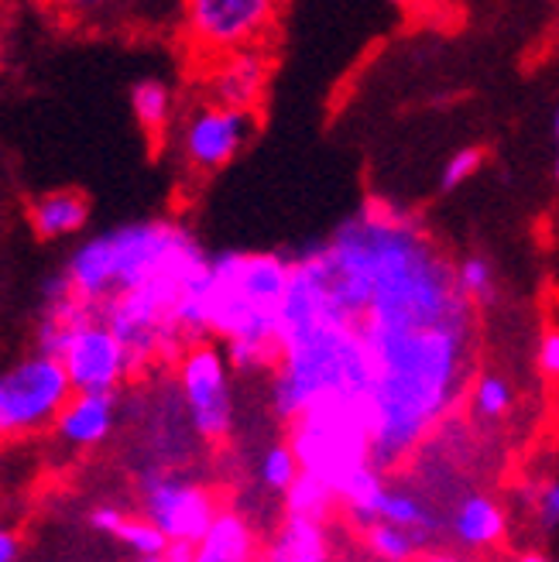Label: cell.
I'll return each instance as SVG.
<instances>
[{
    "instance_id": "cell-1",
    "label": "cell",
    "mask_w": 559,
    "mask_h": 562,
    "mask_svg": "<svg viewBox=\"0 0 559 562\" xmlns=\"http://www.w3.org/2000/svg\"><path fill=\"white\" fill-rule=\"evenodd\" d=\"M360 213L371 285L357 323L371 357V457L374 467L395 470L463 402L478 357V305L412 213L381 200Z\"/></svg>"
},
{
    "instance_id": "cell-2",
    "label": "cell",
    "mask_w": 559,
    "mask_h": 562,
    "mask_svg": "<svg viewBox=\"0 0 559 562\" xmlns=\"http://www.w3.org/2000/svg\"><path fill=\"white\" fill-rule=\"evenodd\" d=\"M292 285V258L278 250H223L200 285V329L241 374L275 371Z\"/></svg>"
},
{
    "instance_id": "cell-3",
    "label": "cell",
    "mask_w": 559,
    "mask_h": 562,
    "mask_svg": "<svg viewBox=\"0 0 559 562\" xmlns=\"http://www.w3.org/2000/svg\"><path fill=\"white\" fill-rule=\"evenodd\" d=\"M206 265L210 255L182 220L148 216L79 237L52 278L72 299L100 313L121 292L142 289L169 274H195Z\"/></svg>"
},
{
    "instance_id": "cell-4",
    "label": "cell",
    "mask_w": 559,
    "mask_h": 562,
    "mask_svg": "<svg viewBox=\"0 0 559 562\" xmlns=\"http://www.w3.org/2000/svg\"><path fill=\"white\" fill-rule=\"evenodd\" d=\"M289 442L299 467L326 481L337 494L357 470L374 463L368 405L360 398H320L292 418Z\"/></svg>"
},
{
    "instance_id": "cell-5",
    "label": "cell",
    "mask_w": 559,
    "mask_h": 562,
    "mask_svg": "<svg viewBox=\"0 0 559 562\" xmlns=\"http://www.w3.org/2000/svg\"><path fill=\"white\" fill-rule=\"evenodd\" d=\"M282 0H179V42L203 66L220 55L268 45Z\"/></svg>"
},
{
    "instance_id": "cell-6",
    "label": "cell",
    "mask_w": 559,
    "mask_h": 562,
    "mask_svg": "<svg viewBox=\"0 0 559 562\" xmlns=\"http://www.w3.org/2000/svg\"><path fill=\"white\" fill-rule=\"evenodd\" d=\"M69 395L72 381L63 360L42 347L0 368V442L52 429Z\"/></svg>"
},
{
    "instance_id": "cell-7",
    "label": "cell",
    "mask_w": 559,
    "mask_h": 562,
    "mask_svg": "<svg viewBox=\"0 0 559 562\" xmlns=\"http://www.w3.org/2000/svg\"><path fill=\"white\" fill-rule=\"evenodd\" d=\"M176 387L189 429L203 442H223L234 432V363L216 340H192L176 360Z\"/></svg>"
},
{
    "instance_id": "cell-8",
    "label": "cell",
    "mask_w": 559,
    "mask_h": 562,
    "mask_svg": "<svg viewBox=\"0 0 559 562\" xmlns=\"http://www.w3.org/2000/svg\"><path fill=\"white\" fill-rule=\"evenodd\" d=\"M255 131H258L255 110L227 106L203 97L182 110L169 140L182 172L206 179L216 176L220 168H227L250 145Z\"/></svg>"
},
{
    "instance_id": "cell-9",
    "label": "cell",
    "mask_w": 559,
    "mask_h": 562,
    "mask_svg": "<svg viewBox=\"0 0 559 562\" xmlns=\"http://www.w3.org/2000/svg\"><path fill=\"white\" fill-rule=\"evenodd\" d=\"M142 515H148L169 542H200L220 515L216 494L172 470H148L137 481Z\"/></svg>"
},
{
    "instance_id": "cell-10",
    "label": "cell",
    "mask_w": 559,
    "mask_h": 562,
    "mask_svg": "<svg viewBox=\"0 0 559 562\" xmlns=\"http://www.w3.org/2000/svg\"><path fill=\"white\" fill-rule=\"evenodd\" d=\"M271 48L268 45H250V48H237L220 55V59H210L200 66V87L206 100L227 103V106H241V110H255L265 103L268 82H271Z\"/></svg>"
},
{
    "instance_id": "cell-11",
    "label": "cell",
    "mask_w": 559,
    "mask_h": 562,
    "mask_svg": "<svg viewBox=\"0 0 559 562\" xmlns=\"http://www.w3.org/2000/svg\"><path fill=\"white\" fill-rule=\"evenodd\" d=\"M118 395L110 391H72L63 412L55 415L52 432L69 449H97L118 429Z\"/></svg>"
},
{
    "instance_id": "cell-12",
    "label": "cell",
    "mask_w": 559,
    "mask_h": 562,
    "mask_svg": "<svg viewBox=\"0 0 559 562\" xmlns=\"http://www.w3.org/2000/svg\"><path fill=\"white\" fill-rule=\"evenodd\" d=\"M90 195L82 189H48L27 203V227L45 244L79 240L90 227Z\"/></svg>"
},
{
    "instance_id": "cell-13",
    "label": "cell",
    "mask_w": 559,
    "mask_h": 562,
    "mask_svg": "<svg viewBox=\"0 0 559 562\" xmlns=\"http://www.w3.org/2000/svg\"><path fill=\"white\" fill-rule=\"evenodd\" d=\"M457 549L484 552L494 549L508 531V512L491 494H467L454 504L450 518L443 521Z\"/></svg>"
},
{
    "instance_id": "cell-14",
    "label": "cell",
    "mask_w": 559,
    "mask_h": 562,
    "mask_svg": "<svg viewBox=\"0 0 559 562\" xmlns=\"http://www.w3.org/2000/svg\"><path fill=\"white\" fill-rule=\"evenodd\" d=\"M131 114L137 127L145 131L152 145L172 137V127L179 121V93L169 79L161 76H142L131 87Z\"/></svg>"
},
{
    "instance_id": "cell-15",
    "label": "cell",
    "mask_w": 559,
    "mask_h": 562,
    "mask_svg": "<svg viewBox=\"0 0 559 562\" xmlns=\"http://www.w3.org/2000/svg\"><path fill=\"white\" fill-rule=\"evenodd\" d=\"M255 559H258L255 528L247 525L244 515L223 508L206 528V536L192 546V562H255Z\"/></svg>"
},
{
    "instance_id": "cell-16",
    "label": "cell",
    "mask_w": 559,
    "mask_h": 562,
    "mask_svg": "<svg viewBox=\"0 0 559 562\" xmlns=\"http://www.w3.org/2000/svg\"><path fill=\"white\" fill-rule=\"evenodd\" d=\"M90 525L100 531V536L131 549L134 555H161L169 549L165 531L148 515H131V512L118 508V504H97L90 512Z\"/></svg>"
},
{
    "instance_id": "cell-17",
    "label": "cell",
    "mask_w": 559,
    "mask_h": 562,
    "mask_svg": "<svg viewBox=\"0 0 559 562\" xmlns=\"http://www.w3.org/2000/svg\"><path fill=\"white\" fill-rule=\"evenodd\" d=\"M326 521L316 518H295L286 515L278 536L271 539L265 562H326L329 542H326Z\"/></svg>"
},
{
    "instance_id": "cell-18",
    "label": "cell",
    "mask_w": 559,
    "mask_h": 562,
    "mask_svg": "<svg viewBox=\"0 0 559 562\" xmlns=\"http://www.w3.org/2000/svg\"><path fill=\"white\" fill-rule=\"evenodd\" d=\"M388 481H384V470L368 463L365 470H357L350 481L344 484L340 491V501H344V508L347 515L360 525V528H368L374 521H381V512H384V497H388Z\"/></svg>"
},
{
    "instance_id": "cell-19",
    "label": "cell",
    "mask_w": 559,
    "mask_h": 562,
    "mask_svg": "<svg viewBox=\"0 0 559 562\" xmlns=\"http://www.w3.org/2000/svg\"><path fill=\"white\" fill-rule=\"evenodd\" d=\"M381 521H391V525H399L405 531H412V536L418 542H433L439 531L446 528L439 521V515L429 508V504L423 497H415L412 491H399V487H391L388 497H384V512H381Z\"/></svg>"
},
{
    "instance_id": "cell-20",
    "label": "cell",
    "mask_w": 559,
    "mask_h": 562,
    "mask_svg": "<svg viewBox=\"0 0 559 562\" xmlns=\"http://www.w3.org/2000/svg\"><path fill=\"white\" fill-rule=\"evenodd\" d=\"M467 405L473 412V418L481 422H501L508 418L515 408V387L508 378H501L494 371L473 374L470 387H467Z\"/></svg>"
},
{
    "instance_id": "cell-21",
    "label": "cell",
    "mask_w": 559,
    "mask_h": 562,
    "mask_svg": "<svg viewBox=\"0 0 559 562\" xmlns=\"http://www.w3.org/2000/svg\"><path fill=\"white\" fill-rule=\"evenodd\" d=\"M286 497V515H295V518H316V521H326L333 504H340V494L333 491L326 481L313 473H299L295 484L282 494Z\"/></svg>"
},
{
    "instance_id": "cell-22",
    "label": "cell",
    "mask_w": 559,
    "mask_h": 562,
    "mask_svg": "<svg viewBox=\"0 0 559 562\" xmlns=\"http://www.w3.org/2000/svg\"><path fill=\"white\" fill-rule=\"evenodd\" d=\"M365 542L368 549L381 559V562H415L418 552H423V542H418L412 531L391 525V521H374L365 528Z\"/></svg>"
},
{
    "instance_id": "cell-23",
    "label": "cell",
    "mask_w": 559,
    "mask_h": 562,
    "mask_svg": "<svg viewBox=\"0 0 559 562\" xmlns=\"http://www.w3.org/2000/svg\"><path fill=\"white\" fill-rule=\"evenodd\" d=\"M299 473H302V467H299V457H295L292 442H275V446H268L265 453H261V460H258L261 487L271 491V494H286L295 484Z\"/></svg>"
},
{
    "instance_id": "cell-24",
    "label": "cell",
    "mask_w": 559,
    "mask_h": 562,
    "mask_svg": "<svg viewBox=\"0 0 559 562\" xmlns=\"http://www.w3.org/2000/svg\"><path fill=\"white\" fill-rule=\"evenodd\" d=\"M457 285L460 292L473 302V305H494L497 302V278H494V268L470 255L463 261H457Z\"/></svg>"
},
{
    "instance_id": "cell-25",
    "label": "cell",
    "mask_w": 559,
    "mask_h": 562,
    "mask_svg": "<svg viewBox=\"0 0 559 562\" xmlns=\"http://www.w3.org/2000/svg\"><path fill=\"white\" fill-rule=\"evenodd\" d=\"M481 165H484V151L481 148H460V151H454L450 158H446L443 172H439V189L443 192L460 189L463 182H470L473 176L481 172Z\"/></svg>"
},
{
    "instance_id": "cell-26",
    "label": "cell",
    "mask_w": 559,
    "mask_h": 562,
    "mask_svg": "<svg viewBox=\"0 0 559 562\" xmlns=\"http://www.w3.org/2000/svg\"><path fill=\"white\" fill-rule=\"evenodd\" d=\"M48 4L69 21H97L114 8L118 0H48Z\"/></svg>"
},
{
    "instance_id": "cell-27",
    "label": "cell",
    "mask_w": 559,
    "mask_h": 562,
    "mask_svg": "<svg viewBox=\"0 0 559 562\" xmlns=\"http://www.w3.org/2000/svg\"><path fill=\"white\" fill-rule=\"evenodd\" d=\"M536 518L546 531H559V481H546L536 491Z\"/></svg>"
},
{
    "instance_id": "cell-28",
    "label": "cell",
    "mask_w": 559,
    "mask_h": 562,
    "mask_svg": "<svg viewBox=\"0 0 559 562\" xmlns=\"http://www.w3.org/2000/svg\"><path fill=\"white\" fill-rule=\"evenodd\" d=\"M536 363L549 381H559V326H549L543 333L539 350H536Z\"/></svg>"
},
{
    "instance_id": "cell-29",
    "label": "cell",
    "mask_w": 559,
    "mask_h": 562,
    "mask_svg": "<svg viewBox=\"0 0 559 562\" xmlns=\"http://www.w3.org/2000/svg\"><path fill=\"white\" fill-rule=\"evenodd\" d=\"M21 555V539H18V531L4 528L0 525V562H18Z\"/></svg>"
},
{
    "instance_id": "cell-30",
    "label": "cell",
    "mask_w": 559,
    "mask_h": 562,
    "mask_svg": "<svg viewBox=\"0 0 559 562\" xmlns=\"http://www.w3.org/2000/svg\"><path fill=\"white\" fill-rule=\"evenodd\" d=\"M192 546L195 542H169V549L161 552V562H192Z\"/></svg>"
},
{
    "instance_id": "cell-31",
    "label": "cell",
    "mask_w": 559,
    "mask_h": 562,
    "mask_svg": "<svg viewBox=\"0 0 559 562\" xmlns=\"http://www.w3.org/2000/svg\"><path fill=\"white\" fill-rule=\"evenodd\" d=\"M552 145H556V155H552V172H556V182H559V103L552 110Z\"/></svg>"
},
{
    "instance_id": "cell-32",
    "label": "cell",
    "mask_w": 559,
    "mask_h": 562,
    "mask_svg": "<svg viewBox=\"0 0 559 562\" xmlns=\"http://www.w3.org/2000/svg\"><path fill=\"white\" fill-rule=\"evenodd\" d=\"M512 562H556V559H549V555H543V552H525V555H518V559H512Z\"/></svg>"
},
{
    "instance_id": "cell-33",
    "label": "cell",
    "mask_w": 559,
    "mask_h": 562,
    "mask_svg": "<svg viewBox=\"0 0 559 562\" xmlns=\"http://www.w3.org/2000/svg\"><path fill=\"white\" fill-rule=\"evenodd\" d=\"M134 562H161V555H134Z\"/></svg>"
},
{
    "instance_id": "cell-34",
    "label": "cell",
    "mask_w": 559,
    "mask_h": 562,
    "mask_svg": "<svg viewBox=\"0 0 559 562\" xmlns=\"http://www.w3.org/2000/svg\"><path fill=\"white\" fill-rule=\"evenodd\" d=\"M0 79H4V42H0Z\"/></svg>"
},
{
    "instance_id": "cell-35",
    "label": "cell",
    "mask_w": 559,
    "mask_h": 562,
    "mask_svg": "<svg viewBox=\"0 0 559 562\" xmlns=\"http://www.w3.org/2000/svg\"><path fill=\"white\" fill-rule=\"evenodd\" d=\"M395 4H409V0H395Z\"/></svg>"
}]
</instances>
